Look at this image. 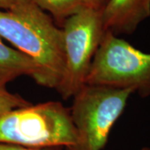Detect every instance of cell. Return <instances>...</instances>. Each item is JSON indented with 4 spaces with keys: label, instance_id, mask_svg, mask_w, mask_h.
Here are the masks:
<instances>
[{
    "label": "cell",
    "instance_id": "obj_13",
    "mask_svg": "<svg viewBox=\"0 0 150 150\" xmlns=\"http://www.w3.org/2000/svg\"><path fill=\"white\" fill-rule=\"evenodd\" d=\"M140 150H150V148H149V147H144Z\"/></svg>",
    "mask_w": 150,
    "mask_h": 150
},
{
    "label": "cell",
    "instance_id": "obj_10",
    "mask_svg": "<svg viewBox=\"0 0 150 150\" xmlns=\"http://www.w3.org/2000/svg\"><path fill=\"white\" fill-rule=\"evenodd\" d=\"M62 148H33V147H27L18 144H5L0 143V150H61Z\"/></svg>",
    "mask_w": 150,
    "mask_h": 150
},
{
    "label": "cell",
    "instance_id": "obj_7",
    "mask_svg": "<svg viewBox=\"0 0 150 150\" xmlns=\"http://www.w3.org/2000/svg\"><path fill=\"white\" fill-rule=\"evenodd\" d=\"M27 75L39 84L41 74L38 64L28 55L10 48L0 37V88L6 85L19 76Z\"/></svg>",
    "mask_w": 150,
    "mask_h": 150
},
{
    "label": "cell",
    "instance_id": "obj_12",
    "mask_svg": "<svg viewBox=\"0 0 150 150\" xmlns=\"http://www.w3.org/2000/svg\"><path fill=\"white\" fill-rule=\"evenodd\" d=\"M23 0H0V8L4 10H11L14 8Z\"/></svg>",
    "mask_w": 150,
    "mask_h": 150
},
{
    "label": "cell",
    "instance_id": "obj_3",
    "mask_svg": "<svg viewBox=\"0 0 150 150\" xmlns=\"http://www.w3.org/2000/svg\"><path fill=\"white\" fill-rule=\"evenodd\" d=\"M132 93V88L83 85L70 109L76 143L65 150H102Z\"/></svg>",
    "mask_w": 150,
    "mask_h": 150
},
{
    "label": "cell",
    "instance_id": "obj_1",
    "mask_svg": "<svg viewBox=\"0 0 150 150\" xmlns=\"http://www.w3.org/2000/svg\"><path fill=\"white\" fill-rule=\"evenodd\" d=\"M0 37L37 64L39 85L58 87L64 69L63 30L32 0H23L11 10H0Z\"/></svg>",
    "mask_w": 150,
    "mask_h": 150
},
{
    "label": "cell",
    "instance_id": "obj_6",
    "mask_svg": "<svg viewBox=\"0 0 150 150\" xmlns=\"http://www.w3.org/2000/svg\"><path fill=\"white\" fill-rule=\"evenodd\" d=\"M150 17V0H109L102 10L103 28L114 35L132 34Z\"/></svg>",
    "mask_w": 150,
    "mask_h": 150
},
{
    "label": "cell",
    "instance_id": "obj_11",
    "mask_svg": "<svg viewBox=\"0 0 150 150\" xmlns=\"http://www.w3.org/2000/svg\"><path fill=\"white\" fill-rule=\"evenodd\" d=\"M108 1L109 0H83V2L88 7L100 11H102L105 8Z\"/></svg>",
    "mask_w": 150,
    "mask_h": 150
},
{
    "label": "cell",
    "instance_id": "obj_8",
    "mask_svg": "<svg viewBox=\"0 0 150 150\" xmlns=\"http://www.w3.org/2000/svg\"><path fill=\"white\" fill-rule=\"evenodd\" d=\"M44 12H48L56 23L63 26L65 20L88 7L83 0H32Z\"/></svg>",
    "mask_w": 150,
    "mask_h": 150
},
{
    "label": "cell",
    "instance_id": "obj_2",
    "mask_svg": "<svg viewBox=\"0 0 150 150\" xmlns=\"http://www.w3.org/2000/svg\"><path fill=\"white\" fill-rule=\"evenodd\" d=\"M77 134L70 109L60 102L13 109L0 116V143L33 148H69Z\"/></svg>",
    "mask_w": 150,
    "mask_h": 150
},
{
    "label": "cell",
    "instance_id": "obj_4",
    "mask_svg": "<svg viewBox=\"0 0 150 150\" xmlns=\"http://www.w3.org/2000/svg\"><path fill=\"white\" fill-rule=\"evenodd\" d=\"M85 84L132 88L143 98L150 96V53L140 51L106 31L89 67Z\"/></svg>",
    "mask_w": 150,
    "mask_h": 150
},
{
    "label": "cell",
    "instance_id": "obj_9",
    "mask_svg": "<svg viewBox=\"0 0 150 150\" xmlns=\"http://www.w3.org/2000/svg\"><path fill=\"white\" fill-rule=\"evenodd\" d=\"M31 103L18 94L11 93L0 88V116L13 109L26 107Z\"/></svg>",
    "mask_w": 150,
    "mask_h": 150
},
{
    "label": "cell",
    "instance_id": "obj_5",
    "mask_svg": "<svg viewBox=\"0 0 150 150\" xmlns=\"http://www.w3.org/2000/svg\"><path fill=\"white\" fill-rule=\"evenodd\" d=\"M64 69L57 91L64 99L74 97L85 84V79L105 33L102 11L85 7L63 24Z\"/></svg>",
    "mask_w": 150,
    "mask_h": 150
}]
</instances>
